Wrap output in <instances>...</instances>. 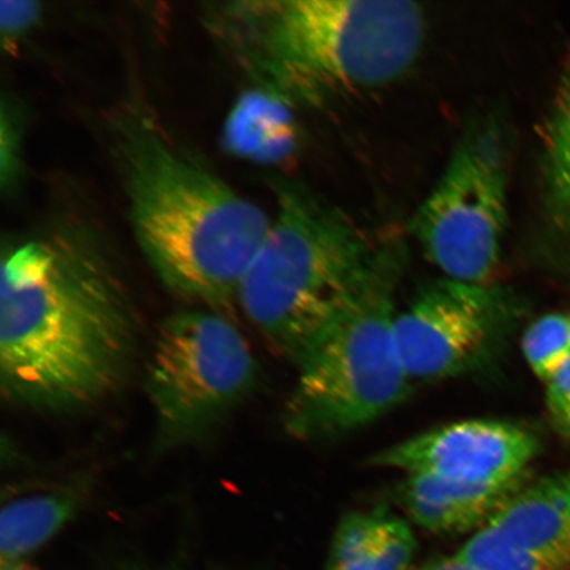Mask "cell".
<instances>
[{"label": "cell", "mask_w": 570, "mask_h": 570, "mask_svg": "<svg viewBox=\"0 0 570 570\" xmlns=\"http://www.w3.org/2000/svg\"><path fill=\"white\" fill-rule=\"evenodd\" d=\"M287 102L256 88L235 102L224 130L225 147L240 158L275 160L289 147Z\"/></svg>", "instance_id": "15"}, {"label": "cell", "mask_w": 570, "mask_h": 570, "mask_svg": "<svg viewBox=\"0 0 570 570\" xmlns=\"http://www.w3.org/2000/svg\"><path fill=\"white\" fill-rule=\"evenodd\" d=\"M111 138L128 220L155 275L204 308L237 303L269 230L267 214L137 106L114 118Z\"/></svg>", "instance_id": "2"}, {"label": "cell", "mask_w": 570, "mask_h": 570, "mask_svg": "<svg viewBox=\"0 0 570 570\" xmlns=\"http://www.w3.org/2000/svg\"><path fill=\"white\" fill-rule=\"evenodd\" d=\"M420 570H475L461 561L458 556L430 562Z\"/></svg>", "instance_id": "21"}, {"label": "cell", "mask_w": 570, "mask_h": 570, "mask_svg": "<svg viewBox=\"0 0 570 570\" xmlns=\"http://www.w3.org/2000/svg\"><path fill=\"white\" fill-rule=\"evenodd\" d=\"M205 23L256 88L315 107L401 80L426 35L424 10L407 0L214 3Z\"/></svg>", "instance_id": "3"}, {"label": "cell", "mask_w": 570, "mask_h": 570, "mask_svg": "<svg viewBox=\"0 0 570 570\" xmlns=\"http://www.w3.org/2000/svg\"><path fill=\"white\" fill-rule=\"evenodd\" d=\"M256 376L252 347L223 311L195 308L169 316L146 372L156 446L169 451L210 436L253 391Z\"/></svg>", "instance_id": "6"}, {"label": "cell", "mask_w": 570, "mask_h": 570, "mask_svg": "<svg viewBox=\"0 0 570 570\" xmlns=\"http://www.w3.org/2000/svg\"><path fill=\"white\" fill-rule=\"evenodd\" d=\"M45 17V9L30 0L0 2V39L4 51H12L30 35Z\"/></svg>", "instance_id": "19"}, {"label": "cell", "mask_w": 570, "mask_h": 570, "mask_svg": "<svg viewBox=\"0 0 570 570\" xmlns=\"http://www.w3.org/2000/svg\"><path fill=\"white\" fill-rule=\"evenodd\" d=\"M0 387L19 407L77 412L125 386L138 312L99 235L63 219L3 242Z\"/></svg>", "instance_id": "1"}, {"label": "cell", "mask_w": 570, "mask_h": 570, "mask_svg": "<svg viewBox=\"0 0 570 570\" xmlns=\"http://www.w3.org/2000/svg\"><path fill=\"white\" fill-rule=\"evenodd\" d=\"M520 306L491 284L452 279L424 285L397 313L394 338L410 381H438L480 368L511 336Z\"/></svg>", "instance_id": "8"}, {"label": "cell", "mask_w": 570, "mask_h": 570, "mask_svg": "<svg viewBox=\"0 0 570 570\" xmlns=\"http://www.w3.org/2000/svg\"><path fill=\"white\" fill-rule=\"evenodd\" d=\"M24 117L16 98L3 96L0 106V188L16 195L23 177Z\"/></svg>", "instance_id": "18"}, {"label": "cell", "mask_w": 570, "mask_h": 570, "mask_svg": "<svg viewBox=\"0 0 570 570\" xmlns=\"http://www.w3.org/2000/svg\"><path fill=\"white\" fill-rule=\"evenodd\" d=\"M523 481L481 487L424 474H409L395 498L413 523L438 534H461L488 525Z\"/></svg>", "instance_id": "11"}, {"label": "cell", "mask_w": 570, "mask_h": 570, "mask_svg": "<svg viewBox=\"0 0 570 570\" xmlns=\"http://www.w3.org/2000/svg\"><path fill=\"white\" fill-rule=\"evenodd\" d=\"M401 242H387L372 279L305 358L285 428L323 440L358 430L404 401L411 389L394 338L395 294L403 274Z\"/></svg>", "instance_id": "5"}, {"label": "cell", "mask_w": 570, "mask_h": 570, "mask_svg": "<svg viewBox=\"0 0 570 570\" xmlns=\"http://www.w3.org/2000/svg\"><path fill=\"white\" fill-rule=\"evenodd\" d=\"M522 351L534 375L548 383L570 360V315L550 313L523 334Z\"/></svg>", "instance_id": "16"}, {"label": "cell", "mask_w": 570, "mask_h": 570, "mask_svg": "<svg viewBox=\"0 0 570 570\" xmlns=\"http://www.w3.org/2000/svg\"><path fill=\"white\" fill-rule=\"evenodd\" d=\"M539 441L525 428L498 420H463L441 425L376 454V466L405 475L502 487L523 481Z\"/></svg>", "instance_id": "9"}, {"label": "cell", "mask_w": 570, "mask_h": 570, "mask_svg": "<svg viewBox=\"0 0 570 570\" xmlns=\"http://www.w3.org/2000/svg\"><path fill=\"white\" fill-rule=\"evenodd\" d=\"M455 556L475 570H564L537 553L511 544L489 525L476 531Z\"/></svg>", "instance_id": "17"}, {"label": "cell", "mask_w": 570, "mask_h": 570, "mask_svg": "<svg viewBox=\"0 0 570 570\" xmlns=\"http://www.w3.org/2000/svg\"><path fill=\"white\" fill-rule=\"evenodd\" d=\"M546 384L548 417L556 433L570 441V360Z\"/></svg>", "instance_id": "20"}, {"label": "cell", "mask_w": 570, "mask_h": 570, "mask_svg": "<svg viewBox=\"0 0 570 570\" xmlns=\"http://www.w3.org/2000/svg\"><path fill=\"white\" fill-rule=\"evenodd\" d=\"M541 173L548 235L570 267V66L561 77L544 127Z\"/></svg>", "instance_id": "14"}, {"label": "cell", "mask_w": 570, "mask_h": 570, "mask_svg": "<svg viewBox=\"0 0 570 570\" xmlns=\"http://www.w3.org/2000/svg\"><path fill=\"white\" fill-rule=\"evenodd\" d=\"M488 525L511 544L570 570V468L522 484Z\"/></svg>", "instance_id": "10"}, {"label": "cell", "mask_w": 570, "mask_h": 570, "mask_svg": "<svg viewBox=\"0 0 570 570\" xmlns=\"http://www.w3.org/2000/svg\"><path fill=\"white\" fill-rule=\"evenodd\" d=\"M80 510L75 488L13 498L0 515V570H31L30 560Z\"/></svg>", "instance_id": "13"}, {"label": "cell", "mask_w": 570, "mask_h": 570, "mask_svg": "<svg viewBox=\"0 0 570 570\" xmlns=\"http://www.w3.org/2000/svg\"><path fill=\"white\" fill-rule=\"evenodd\" d=\"M415 552L404 520L382 511L352 512L338 524L325 570H407Z\"/></svg>", "instance_id": "12"}, {"label": "cell", "mask_w": 570, "mask_h": 570, "mask_svg": "<svg viewBox=\"0 0 570 570\" xmlns=\"http://www.w3.org/2000/svg\"><path fill=\"white\" fill-rule=\"evenodd\" d=\"M508 224V137L497 117H480L455 142L411 234L448 279L483 285L497 273Z\"/></svg>", "instance_id": "7"}, {"label": "cell", "mask_w": 570, "mask_h": 570, "mask_svg": "<svg viewBox=\"0 0 570 570\" xmlns=\"http://www.w3.org/2000/svg\"><path fill=\"white\" fill-rule=\"evenodd\" d=\"M276 214L242 279L237 303L297 366L372 279L386 244L305 185L271 180Z\"/></svg>", "instance_id": "4"}]
</instances>
